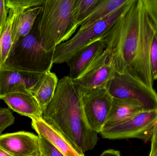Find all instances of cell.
Instances as JSON below:
<instances>
[{
  "instance_id": "6da1fadb",
  "label": "cell",
  "mask_w": 157,
  "mask_h": 156,
  "mask_svg": "<svg viewBox=\"0 0 157 156\" xmlns=\"http://www.w3.org/2000/svg\"><path fill=\"white\" fill-rule=\"evenodd\" d=\"M42 118L83 153L97 145L98 133L88 125L78 86L69 76L59 80L55 95Z\"/></svg>"
},
{
  "instance_id": "7a4b0ae2",
  "label": "cell",
  "mask_w": 157,
  "mask_h": 156,
  "mask_svg": "<svg viewBox=\"0 0 157 156\" xmlns=\"http://www.w3.org/2000/svg\"><path fill=\"white\" fill-rule=\"evenodd\" d=\"M142 0H134L131 7L102 36L115 71L130 73L139 41Z\"/></svg>"
},
{
  "instance_id": "3957f363",
  "label": "cell",
  "mask_w": 157,
  "mask_h": 156,
  "mask_svg": "<svg viewBox=\"0 0 157 156\" xmlns=\"http://www.w3.org/2000/svg\"><path fill=\"white\" fill-rule=\"evenodd\" d=\"M75 0H45L39 18V34L47 52L71 38L78 26L75 18Z\"/></svg>"
},
{
  "instance_id": "277c9868",
  "label": "cell",
  "mask_w": 157,
  "mask_h": 156,
  "mask_svg": "<svg viewBox=\"0 0 157 156\" xmlns=\"http://www.w3.org/2000/svg\"><path fill=\"white\" fill-rule=\"evenodd\" d=\"M39 18V16L29 34L13 44L2 67L36 76H42L51 71L54 64V51L46 52L41 45L38 28Z\"/></svg>"
},
{
  "instance_id": "5b68a950",
  "label": "cell",
  "mask_w": 157,
  "mask_h": 156,
  "mask_svg": "<svg viewBox=\"0 0 157 156\" xmlns=\"http://www.w3.org/2000/svg\"><path fill=\"white\" fill-rule=\"evenodd\" d=\"M134 0H129L117 11L103 20L98 21L88 28L80 30L68 41L56 48L54 52V64H63L75 53L93 41L101 38L102 36L125 13Z\"/></svg>"
},
{
  "instance_id": "8992f818",
  "label": "cell",
  "mask_w": 157,
  "mask_h": 156,
  "mask_svg": "<svg viewBox=\"0 0 157 156\" xmlns=\"http://www.w3.org/2000/svg\"><path fill=\"white\" fill-rule=\"evenodd\" d=\"M106 89L114 99L133 102L140 105L144 111H157V93L128 72L115 71Z\"/></svg>"
},
{
  "instance_id": "52a82bcc",
  "label": "cell",
  "mask_w": 157,
  "mask_h": 156,
  "mask_svg": "<svg viewBox=\"0 0 157 156\" xmlns=\"http://www.w3.org/2000/svg\"><path fill=\"white\" fill-rule=\"evenodd\" d=\"M155 32V24L142 0L139 41L136 56L130 74L152 88L154 80L151 73L150 53Z\"/></svg>"
},
{
  "instance_id": "ba28073f",
  "label": "cell",
  "mask_w": 157,
  "mask_h": 156,
  "mask_svg": "<svg viewBox=\"0 0 157 156\" xmlns=\"http://www.w3.org/2000/svg\"><path fill=\"white\" fill-rule=\"evenodd\" d=\"M78 87L88 125L91 130L100 133L108 119L113 98L106 88L88 89Z\"/></svg>"
},
{
  "instance_id": "9c48e42d",
  "label": "cell",
  "mask_w": 157,
  "mask_h": 156,
  "mask_svg": "<svg viewBox=\"0 0 157 156\" xmlns=\"http://www.w3.org/2000/svg\"><path fill=\"white\" fill-rule=\"evenodd\" d=\"M157 123V111H144L124 122L102 129L100 134L110 140L137 138L147 141Z\"/></svg>"
},
{
  "instance_id": "30bf717a",
  "label": "cell",
  "mask_w": 157,
  "mask_h": 156,
  "mask_svg": "<svg viewBox=\"0 0 157 156\" xmlns=\"http://www.w3.org/2000/svg\"><path fill=\"white\" fill-rule=\"evenodd\" d=\"M115 70L109 54L106 50L100 54L76 78L74 82L88 89L106 88L113 78Z\"/></svg>"
},
{
  "instance_id": "8fae6325",
  "label": "cell",
  "mask_w": 157,
  "mask_h": 156,
  "mask_svg": "<svg viewBox=\"0 0 157 156\" xmlns=\"http://www.w3.org/2000/svg\"><path fill=\"white\" fill-rule=\"evenodd\" d=\"M0 148L11 156L40 155L38 136L19 132L0 135Z\"/></svg>"
},
{
  "instance_id": "7c38bea8",
  "label": "cell",
  "mask_w": 157,
  "mask_h": 156,
  "mask_svg": "<svg viewBox=\"0 0 157 156\" xmlns=\"http://www.w3.org/2000/svg\"><path fill=\"white\" fill-rule=\"evenodd\" d=\"M42 76L0 68V100L11 93L29 92L32 93Z\"/></svg>"
},
{
  "instance_id": "4fadbf2b",
  "label": "cell",
  "mask_w": 157,
  "mask_h": 156,
  "mask_svg": "<svg viewBox=\"0 0 157 156\" xmlns=\"http://www.w3.org/2000/svg\"><path fill=\"white\" fill-rule=\"evenodd\" d=\"M32 127L39 136L46 138L54 145L64 156H85L83 152L65 136L45 122L43 118H34Z\"/></svg>"
},
{
  "instance_id": "5bb4252c",
  "label": "cell",
  "mask_w": 157,
  "mask_h": 156,
  "mask_svg": "<svg viewBox=\"0 0 157 156\" xmlns=\"http://www.w3.org/2000/svg\"><path fill=\"white\" fill-rule=\"evenodd\" d=\"M105 48L104 41L99 38L78 50L66 61L70 68L69 77L72 79L76 78Z\"/></svg>"
},
{
  "instance_id": "9a60e30c",
  "label": "cell",
  "mask_w": 157,
  "mask_h": 156,
  "mask_svg": "<svg viewBox=\"0 0 157 156\" xmlns=\"http://www.w3.org/2000/svg\"><path fill=\"white\" fill-rule=\"evenodd\" d=\"M10 109L31 119L42 118L38 104L29 92H17L7 93L1 99Z\"/></svg>"
},
{
  "instance_id": "2e32d148",
  "label": "cell",
  "mask_w": 157,
  "mask_h": 156,
  "mask_svg": "<svg viewBox=\"0 0 157 156\" xmlns=\"http://www.w3.org/2000/svg\"><path fill=\"white\" fill-rule=\"evenodd\" d=\"M144 111L142 107L136 103L113 98L110 111L103 129L124 122Z\"/></svg>"
},
{
  "instance_id": "e0dca14e",
  "label": "cell",
  "mask_w": 157,
  "mask_h": 156,
  "mask_svg": "<svg viewBox=\"0 0 157 156\" xmlns=\"http://www.w3.org/2000/svg\"><path fill=\"white\" fill-rule=\"evenodd\" d=\"M6 5L8 9V16L0 33V68L5 63L13 44V34L16 18L20 12L27 10L20 6L7 4Z\"/></svg>"
},
{
  "instance_id": "ac0fdd59",
  "label": "cell",
  "mask_w": 157,
  "mask_h": 156,
  "mask_svg": "<svg viewBox=\"0 0 157 156\" xmlns=\"http://www.w3.org/2000/svg\"><path fill=\"white\" fill-rule=\"evenodd\" d=\"M59 81L57 75L50 71L40 77L32 93L42 114L52 100Z\"/></svg>"
},
{
  "instance_id": "d6986e66",
  "label": "cell",
  "mask_w": 157,
  "mask_h": 156,
  "mask_svg": "<svg viewBox=\"0 0 157 156\" xmlns=\"http://www.w3.org/2000/svg\"><path fill=\"white\" fill-rule=\"evenodd\" d=\"M129 0H98L90 13L80 25L79 29H86L108 17Z\"/></svg>"
},
{
  "instance_id": "ffe728a7",
  "label": "cell",
  "mask_w": 157,
  "mask_h": 156,
  "mask_svg": "<svg viewBox=\"0 0 157 156\" xmlns=\"http://www.w3.org/2000/svg\"><path fill=\"white\" fill-rule=\"evenodd\" d=\"M42 10V5L29 8L18 14L14 26L13 44L21 38L27 35L32 31Z\"/></svg>"
},
{
  "instance_id": "44dd1931",
  "label": "cell",
  "mask_w": 157,
  "mask_h": 156,
  "mask_svg": "<svg viewBox=\"0 0 157 156\" xmlns=\"http://www.w3.org/2000/svg\"><path fill=\"white\" fill-rule=\"evenodd\" d=\"M98 0H75L74 15L76 24L80 26L93 9Z\"/></svg>"
},
{
  "instance_id": "7402d4cb",
  "label": "cell",
  "mask_w": 157,
  "mask_h": 156,
  "mask_svg": "<svg viewBox=\"0 0 157 156\" xmlns=\"http://www.w3.org/2000/svg\"><path fill=\"white\" fill-rule=\"evenodd\" d=\"M40 154L43 156H64L46 138L38 135Z\"/></svg>"
},
{
  "instance_id": "603a6c76",
  "label": "cell",
  "mask_w": 157,
  "mask_h": 156,
  "mask_svg": "<svg viewBox=\"0 0 157 156\" xmlns=\"http://www.w3.org/2000/svg\"><path fill=\"white\" fill-rule=\"evenodd\" d=\"M155 32L150 53L151 73L154 81L157 79V26L155 25Z\"/></svg>"
},
{
  "instance_id": "cb8c5ba5",
  "label": "cell",
  "mask_w": 157,
  "mask_h": 156,
  "mask_svg": "<svg viewBox=\"0 0 157 156\" xmlns=\"http://www.w3.org/2000/svg\"><path fill=\"white\" fill-rule=\"evenodd\" d=\"M15 117L10 109L0 108V135L7 127L13 124Z\"/></svg>"
},
{
  "instance_id": "d4e9b609",
  "label": "cell",
  "mask_w": 157,
  "mask_h": 156,
  "mask_svg": "<svg viewBox=\"0 0 157 156\" xmlns=\"http://www.w3.org/2000/svg\"><path fill=\"white\" fill-rule=\"evenodd\" d=\"M144 4L149 17L157 26V0H145Z\"/></svg>"
},
{
  "instance_id": "484cf974",
  "label": "cell",
  "mask_w": 157,
  "mask_h": 156,
  "mask_svg": "<svg viewBox=\"0 0 157 156\" xmlns=\"http://www.w3.org/2000/svg\"><path fill=\"white\" fill-rule=\"evenodd\" d=\"M8 13L6 0H0V33L7 20Z\"/></svg>"
},
{
  "instance_id": "4316f807",
  "label": "cell",
  "mask_w": 157,
  "mask_h": 156,
  "mask_svg": "<svg viewBox=\"0 0 157 156\" xmlns=\"http://www.w3.org/2000/svg\"><path fill=\"white\" fill-rule=\"evenodd\" d=\"M151 150L149 156H157V123L151 138Z\"/></svg>"
},
{
  "instance_id": "83f0119b",
  "label": "cell",
  "mask_w": 157,
  "mask_h": 156,
  "mask_svg": "<svg viewBox=\"0 0 157 156\" xmlns=\"http://www.w3.org/2000/svg\"><path fill=\"white\" fill-rule=\"evenodd\" d=\"M100 156H121L119 151L113 149L106 150L102 153Z\"/></svg>"
},
{
  "instance_id": "f1b7e54d",
  "label": "cell",
  "mask_w": 157,
  "mask_h": 156,
  "mask_svg": "<svg viewBox=\"0 0 157 156\" xmlns=\"http://www.w3.org/2000/svg\"><path fill=\"white\" fill-rule=\"evenodd\" d=\"M0 156H11L5 151L0 148Z\"/></svg>"
},
{
  "instance_id": "f546056e",
  "label": "cell",
  "mask_w": 157,
  "mask_h": 156,
  "mask_svg": "<svg viewBox=\"0 0 157 156\" xmlns=\"http://www.w3.org/2000/svg\"><path fill=\"white\" fill-rule=\"evenodd\" d=\"M42 156V155H41V154H40V155H39V156Z\"/></svg>"
}]
</instances>
